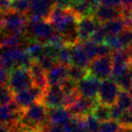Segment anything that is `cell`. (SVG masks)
<instances>
[{"mask_svg": "<svg viewBox=\"0 0 132 132\" xmlns=\"http://www.w3.org/2000/svg\"><path fill=\"white\" fill-rule=\"evenodd\" d=\"M55 31V28L48 20H28L25 35L31 40H37L42 43H47Z\"/></svg>", "mask_w": 132, "mask_h": 132, "instance_id": "7a4b0ae2", "label": "cell"}, {"mask_svg": "<svg viewBox=\"0 0 132 132\" xmlns=\"http://www.w3.org/2000/svg\"><path fill=\"white\" fill-rule=\"evenodd\" d=\"M121 3L123 7L132 8V0H121Z\"/></svg>", "mask_w": 132, "mask_h": 132, "instance_id": "74e56055", "label": "cell"}, {"mask_svg": "<svg viewBox=\"0 0 132 132\" xmlns=\"http://www.w3.org/2000/svg\"><path fill=\"white\" fill-rule=\"evenodd\" d=\"M129 111L132 113V105H131V107H130V109H129Z\"/></svg>", "mask_w": 132, "mask_h": 132, "instance_id": "f6af8a7d", "label": "cell"}, {"mask_svg": "<svg viewBox=\"0 0 132 132\" xmlns=\"http://www.w3.org/2000/svg\"><path fill=\"white\" fill-rule=\"evenodd\" d=\"M31 0H11V11L19 13V14H28L31 7Z\"/></svg>", "mask_w": 132, "mask_h": 132, "instance_id": "cb8c5ba5", "label": "cell"}, {"mask_svg": "<svg viewBox=\"0 0 132 132\" xmlns=\"http://www.w3.org/2000/svg\"><path fill=\"white\" fill-rule=\"evenodd\" d=\"M57 63L66 67H70L72 65V53L71 46H65L59 50L57 55Z\"/></svg>", "mask_w": 132, "mask_h": 132, "instance_id": "4316f807", "label": "cell"}, {"mask_svg": "<svg viewBox=\"0 0 132 132\" xmlns=\"http://www.w3.org/2000/svg\"><path fill=\"white\" fill-rule=\"evenodd\" d=\"M29 70L31 72V76L32 77L34 85L43 89V90H46L49 87L47 80V72L36 61H34V63L31 65Z\"/></svg>", "mask_w": 132, "mask_h": 132, "instance_id": "e0dca14e", "label": "cell"}, {"mask_svg": "<svg viewBox=\"0 0 132 132\" xmlns=\"http://www.w3.org/2000/svg\"><path fill=\"white\" fill-rule=\"evenodd\" d=\"M55 6L63 9H69L72 0H52Z\"/></svg>", "mask_w": 132, "mask_h": 132, "instance_id": "d590c367", "label": "cell"}, {"mask_svg": "<svg viewBox=\"0 0 132 132\" xmlns=\"http://www.w3.org/2000/svg\"><path fill=\"white\" fill-rule=\"evenodd\" d=\"M72 114L69 110L66 107H59L50 109L49 111V123L51 125L63 126L71 120Z\"/></svg>", "mask_w": 132, "mask_h": 132, "instance_id": "5bb4252c", "label": "cell"}, {"mask_svg": "<svg viewBox=\"0 0 132 132\" xmlns=\"http://www.w3.org/2000/svg\"><path fill=\"white\" fill-rule=\"evenodd\" d=\"M120 91L121 90L120 86L113 79L108 78L103 80L99 89V93H98V102L108 106L114 105Z\"/></svg>", "mask_w": 132, "mask_h": 132, "instance_id": "52a82bcc", "label": "cell"}, {"mask_svg": "<svg viewBox=\"0 0 132 132\" xmlns=\"http://www.w3.org/2000/svg\"><path fill=\"white\" fill-rule=\"evenodd\" d=\"M129 94H130V96L132 97V86L130 87V89L129 90Z\"/></svg>", "mask_w": 132, "mask_h": 132, "instance_id": "7bdbcfd3", "label": "cell"}, {"mask_svg": "<svg viewBox=\"0 0 132 132\" xmlns=\"http://www.w3.org/2000/svg\"><path fill=\"white\" fill-rule=\"evenodd\" d=\"M115 104L118 107H120L122 111H129L132 105V97L129 94V93L127 92V91H120Z\"/></svg>", "mask_w": 132, "mask_h": 132, "instance_id": "484cf974", "label": "cell"}, {"mask_svg": "<svg viewBox=\"0 0 132 132\" xmlns=\"http://www.w3.org/2000/svg\"><path fill=\"white\" fill-rule=\"evenodd\" d=\"M62 91L65 95L71 94L77 92V83L70 78H67L64 82H62L60 85Z\"/></svg>", "mask_w": 132, "mask_h": 132, "instance_id": "4dcf8cb0", "label": "cell"}, {"mask_svg": "<svg viewBox=\"0 0 132 132\" xmlns=\"http://www.w3.org/2000/svg\"><path fill=\"white\" fill-rule=\"evenodd\" d=\"M33 85L34 84H33L32 77L28 68H16L10 71L7 86L14 94L31 88Z\"/></svg>", "mask_w": 132, "mask_h": 132, "instance_id": "277c9868", "label": "cell"}, {"mask_svg": "<svg viewBox=\"0 0 132 132\" xmlns=\"http://www.w3.org/2000/svg\"><path fill=\"white\" fill-rule=\"evenodd\" d=\"M64 99L65 94L60 85H49V87L44 92L42 103L48 109H54L64 107Z\"/></svg>", "mask_w": 132, "mask_h": 132, "instance_id": "8fae6325", "label": "cell"}, {"mask_svg": "<svg viewBox=\"0 0 132 132\" xmlns=\"http://www.w3.org/2000/svg\"><path fill=\"white\" fill-rule=\"evenodd\" d=\"M55 7L52 0H31V7L27 14L29 21L49 20Z\"/></svg>", "mask_w": 132, "mask_h": 132, "instance_id": "ba28073f", "label": "cell"}, {"mask_svg": "<svg viewBox=\"0 0 132 132\" xmlns=\"http://www.w3.org/2000/svg\"><path fill=\"white\" fill-rule=\"evenodd\" d=\"M24 132H42L39 129H29V130H24Z\"/></svg>", "mask_w": 132, "mask_h": 132, "instance_id": "b9f144b4", "label": "cell"}, {"mask_svg": "<svg viewBox=\"0 0 132 132\" xmlns=\"http://www.w3.org/2000/svg\"><path fill=\"white\" fill-rule=\"evenodd\" d=\"M120 128V126L119 122L111 120L109 121L101 123V128H100L99 132H118Z\"/></svg>", "mask_w": 132, "mask_h": 132, "instance_id": "1f68e13d", "label": "cell"}, {"mask_svg": "<svg viewBox=\"0 0 132 132\" xmlns=\"http://www.w3.org/2000/svg\"><path fill=\"white\" fill-rule=\"evenodd\" d=\"M71 53H72V65L79 67L83 68H88L91 60L87 57L86 53L85 52L82 44L77 43L71 46Z\"/></svg>", "mask_w": 132, "mask_h": 132, "instance_id": "ac0fdd59", "label": "cell"}, {"mask_svg": "<svg viewBox=\"0 0 132 132\" xmlns=\"http://www.w3.org/2000/svg\"><path fill=\"white\" fill-rule=\"evenodd\" d=\"M98 2L102 5L114 7V8H122L121 0H98Z\"/></svg>", "mask_w": 132, "mask_h": 132, "instance_id": "e575fe53", "label": "cell"}, {"mask_svg": "<svg viewBox=\"0 0 132 132\" xmlns=\"http://www.w3.org/2000/svg\"><path fill=\"white\" fill-rule=\"evenodd\" d=\"M118 122L120 127L126 128V129H132V113L129 111H124L123 115Z\"/></svg>", "mask_w": 132, "mask_h": 132, "instance_id": "d6a6232c", "label": "cell"}, {"mask_svg": "<svg viewBox=\"0 0 132 132\" xmlns=\"http://www.w3.org/2000/svg\"><path fill=\"white\" fill-rule=\"evenodd\" d=\"M47 122H49L48 108L42 102H38L23 110L17 126L23 131L29 129L42 130L48 126Z\"/></svg>", "mask_w": 132, "mask_h": 132, "instance_id": "6da1fadb", "label": "cell"}, {"mask_svg": "<svg viewBox=\"0 0 132 132\" xmlns=\"http://www.w3.org/2000/svg\"><path fill=\"white\" fill-rule=\"evenodd\" d=\"M28 23V17L26 14L9 11L4 13L3 27L10 34L21 35L23 36L26 33V28Z\"/></svg>", "mask_w": 132, "mask_h": 132, "instance_id": "3957f363", "label": "cell"}, {"mask_svg": "<svg viewBox=\"0 0 132 132\" xmlns=\"http://www.w3.org/2000/svg\"><path fill=\"white\" fill-rule=\"evenodd\" d=\"M11 0H0V12L6 13L11 11Z\"/></svg>", "mask_w": 132, "mask_h": 132, "instance_id": "8d00e7d4", "label": "cell"}, {"mask_svg": "<svg viewBox=\"0 0 132 132\" xmlns=\"http://www.w3.org/2000/svg\"><path fill=\"white\" fill-rule=\"evenodd\" d=\"M80 43L82 44L84 51L91 61L99 57V43H96L92 40H86L85 42H80Z\"/></svg>", "mask_w": 132, "mask_h": 132, "instance_id": "603a6c76", "label": "cell"}, {"mask_svg": "<svg viewBox=\"0 0 132 132\" xmlns=\"http://www.w3.org/2000/svg\"><path fill=\"white\" fill-rule=\"evenodd\" d=\"M14 101V93L7 85H0V105L9 104Z\"/></svg>", "mask_w": 132, "mask_h": 132, "instance_id": "83f0119b", "label": "cell"}, {"mask_svg": "<svg viewBox=\"0 0 132 132\" xmlns=\"http://www.w3.org/2000/svg\"><path fill=\"white\" fill-rule=\"evenodd\" d=\"M88 75L89 72L86 68H79V67L74 66V65H71L68 68V78L77 82V83H78L79 81H81Z\"/></svg>", "mask_w": 132, "mask_h": 132, "instance_id": "d4e9b609", "label": "cell"}, {"mask_svg": "<svg viewBox=\"0 0 132 132\" xmlns=\"http://www.w3.org/2000/svg\"><path fill=\"white\" fill-rule=\"evenodd\" d=\"M101 83L102 81L100 79L88 75L77 83V92L80 96L90 99H97Z\"/></svg>", "mask_w": 132, "mask_h": 132, "instance_id": "30bf717a", "label": "cell"}, {"mask_svg": "<svg viewBox=\"0 0 132 132\" xmlns=\"http://www.w3.org/2000/svg\"><path fill=\"white\" fill-rule=\"evenodd\" d=\"M119 40L120 42L122 49L129 48L132 46V29L130 28H126L123 31L118 35Z\"/></svg>", "mask_w": 132, "mask_h": 132, "instance_id": "f1b7e54d", "label": "cell"}, {"mask_svg": "<svg viewBox=\"0 0 132 132\" xmlns=\"http://www.w3.org/2000/svg\"><path fill=\"white\" fill-rule=\"evenodd\" d=\"M8 132H24V131H23V129L19 127V126L15 125V126H13V127H11V129H9Z\"/></svg>", "mask_w": 132, "mask_h": 132, "instance_id": "ab89813d", "label": "cell"}, {"mask_svg": "<svg viewBox=\"0 0 132 132\" xmlns=\"http://www.w3.org/2000/svg\"><path fill=\"white\" fill-rule=\"evenodd\" d=\"M10 129H11L10 126L5 125V124H3V123H0V132H8Z\"/></svg>", "mask_w": 132, "mask_h": 132, "instance_id": "f35d334b", "label": "cell"}, {"mask_svg": "<svg viewBox=\"0 0 132 132\" xmlns=\"http://www.w3.org/2000/svg\"><path fill=\"white\" fill-rule=\"evenodd\" d=\"M85 119L88 132H99L100 128H101V122L94 115L89 114L86 117H85Z\"/></svg>", "mask_w": 132, "mask_h": 132, "instance_id": "f546056e", "label": "cell"}, {"mask_svg": "<svg viewBox=\"0 0 132 132\" xmlns=\"http://www.w3.org/2000/svg\"><path fill=\"white\" fill-rule=\"evenodd\" d=\"M89 75L100 79L101 81L111 77L112 73V59L111 55L98 57L93 59L87 68Z\"/></svg>", "mask_w": 132, "mask_h": 132, "instance_id": "5b68a950", "label": "cell"}, {"mask_svg": "<svg viewBox=\"0 0 132 132\" xmlns=\"http://www.w3.org/2000/svg\"><path fill=\"white\" fill-rule=\"evenodd\" d=\"M102 23L94 16L79 18L77 24V31H78L79 42H85L91 40L94 33L101 27Z\"/></svg>", "mask_w": 132, "mask_h": 132, "instance_id": "9c48e42d", "label": "cell"}, {"mask_svg": "<svg viewBox=\"0 0 132 132\" xmlns=\"http://www.w3.org/2000/svg\"><path fill=\"white\" fill-rule=\"evenodd\" d=\"M94 115L101 123L109 121L111 120V106H108L103 103H98L94 107L93 112L91 113Z\"/></svg>", "mask_w": 132, "mask_h": 132, "instance_id": "ffe728a7", "label": "cell"}, {"mask_svg": "<svg viewBox=\"0 0 132 132\" xmlns=\"http://www.w3.org/2000/svg\"><path fill=\"white\" fill-rule=\"evenodd\" d=\"M99 102L97 99H90V98L79 96L76 103L68 109L69 110L73 117L85 118L93 112L94 107Z\"/></svg>", "mask_w": 132, "mask_h": 132, "instance_id": "7c38bea8", "label": "cell"}, {"mask_svg": "<svg viewBox=\"0 0 132 132\" xmlns=\"http://www.w3.org/2000/svg\"><path fill=\"white\" fill-rule=\"evenodd\" d=\"M68 68L69 67L57 64L50 71H48L47 80L49 85H60L62 82L68 78Z\"/></svg>", "mask_w": 132, "mask_h": 132, "instance_id": "9a60e30c", "label": "cell"}, {"mask_svg": "<svg viewBox=\"0 0 132 132\" xmlns=\"http://www.w3.org/2000/svg\"><path fill=\"white\" fill-rule=\"evenodd\" d=\"M124 111H122L120 107H118L116 104L111 106V118L112 120L118 122L120 120L121 116L123 115Z\"/></svg>", "mask_w": 132, "mask_h": 132, "instance_id": "836d02e7", "label": "cell"}, {"mask_svg": "<svg viewBox=\"0 0 132 132\" xmlns=\"http://www.w3.org/2000/svg\"><path fill=\"white\" fill-rule=\"evenodd\" d=\"M100 6L98 0H72L70 8L79 18L94 16Z\"/></svg>", "mask_w": 132, "mask_h": 132, "instance_id": "4fadbf2b", "label": "cell"}, {"mask_svg": "<svg viewBox=\"0 0 132 132\" xmlns=\"http://www.w3.org/2000/svg\"><path fill=\"white\" fill-rule=\"evenodd\" d=\"M114 81L116 82L117 85L120 86V90L129 92V90L132 86V66L131 65L120 77H119L118 78L115 79Z\"/></svg>", "mask_w": 132, "mask_h": 132, "instance_id": "44dd1931", "label": "cell"}, {"mask_svg": "<svg viewBox=\"0 0 132 132\" xmlns=\"http://www.w3.org/2000/svg\"><path fill=\"white\" fill-rule=\"evenodd\" d=\"M102 27L106 33V36H110V35L117 36L127 28L125 22L122 18H117V19L111 20L109 22L102 23Z\"/></svg>", "mask_w": 132, "mask_h": 132, "instance_id": "d6986e66", "label": "cell"}, {"mask_svg": "<svg viewBox=\"0 0 132 132\" xmlns=\"http://www.w3.org/2000/svg\"><path fill=\"white\" fill-rule=\"evenodd\" d=\"M2 59V48H0V61H1Z\"/></svg>", "mask_w": 132, "mask_h": 132, "instance_id": "ee69618b", "label": "cell"}, {"mask_svg": "<svg viewBox=\"0 0 132 132\" xmlns=\"http://www.w3.org/2000/svg\"><path fill=\"white\" fill-rule=\"evenodd\" d=\"M122 11L121 8H114V7L102 5L98 7L97 11L94 14V16L101 23L114 20L117 18H121Z\"/></svg>", "mask_w": 132, "mask_h": 132, "instance_id": "2e32d148", "label": "cell"}, {"mask_svg": "<svg viewBox=\"0 0 132 132\" xmlns=\"http://www.w3.org/2000/svg\"><path fill=\"white\" fill-rule=\"evenodd\" d=\"M44 46L45 43L37 42V40H30L25 50L30 54V56L34 59V61H36L43 54Z\"/></svg>", "mask_w": 132, "mask_h": 132, "instance_id": "7402d4cb", "label": "cell"}, {"mask_svg": "<svg viewBox=\"0 0 132 132\" xmlns=\"http://www.w3.org/2000/svg\"><path fill=\"white\" fill-rule=\"evenodd\" d=\"M45 90L33 85L31 88L14 94V102L23 111L38 102H42Z\"/></svg>", "mask_w": 132, "mask_h": 132, "instance_id": "8992f818", "label": "cell"}, {"mask_svg": "<svg viewBox=\"0 0 132 132\" xmlns=\"http://www.w3.org/2000/svg\"><path fill=\"white\" fill-rule=\"evenodd\" d=\"M65 129H66V132H74L73 130V128H72V125L70 123V121L68 123H67L66 125H64Z\"/></svg>", "mask_w": 132, "mask_h": 132, "instance_id": "60d3db41", "label": "cell"}]
</instances>
